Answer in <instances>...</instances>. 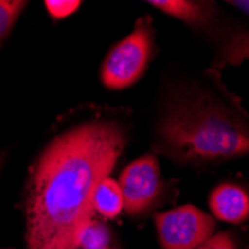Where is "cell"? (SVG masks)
<instances>
[{"instance_id":"cell-6","label":"cell","mask_w":249,"mask_h":249,"mask_svg":"<svg viewBox=\"0 0 249 249\" xmlns=\"http://www.w3.org/2000/svg\"><path fill=\"white\" fill-rule=\"evenodd\" d=\"M161 249H197L216 230V219L193 205H184L154 216Z\"/></svg>"},{"instance_id":"cell-14","label":"cell","mask_w":249,"mask_h":249,"mask_svg":"<svg viewBox=\"0 0 249 249\" xmlns=\"http://www.w3.org/2000/svg\"><path fill=\"white\" fill-rule=\"evenodd\" d=\"M6 161V152L5 151H0V172L3 169V164Z\"/></svg>"},{"instance_id":"cell-15","label":"cell","mask_w":249,"mask_h":249,"mask_svg":"<svg viewBox=\"0 0 249 249\" xmlns=\"http://www.w3.org/2000/svg\"><path fill=\"white\" fill-rule=\"evenodd\" d=\"M103 249H120V246H118L117 242H114L112 245H109V246H106V248H103Z\"/></svg>"},{"instance_id":"cell-7","label":"cell","mask_w":249,"mask_h":249,"mask_svg":"<svg viewBox=\"0 0 249 249\" xmlns=\"http://www.w3.org/2000/svg\"><path fill=\"white\" fill-rule=\"evenodd\" d=\"M209 208L215 219L233 225L249 221V185L224 180L209 194Z\"/></svg>"},{"instance_id":"cell-3","label":"cell","mask_w":249,"mask_h":249,"mask_svg":"<svg viewBox=\"0 0 249 249\" xmlns=\"http://www.w3.org/2000/svg\"><path fill=\"white\" fill-rule=\"evenodd\" d=\"M148 5L185 24L211 50L212 69L249 60V22L209 0H149Z\"/></svg>"},{"instance_id":"cell-16","label":"cell","mask_w":249,"mask_h":249,"mask_svg":"<svg viewBox=\"0 0 249 249\" xmlns=\"http://www.w3.org/2000/svg\"><path fill=\"white\" fill-rule=\"evenodd\" d=\"M2 249H9V248H2Z\"/></svg>"},{"instance_id":"cell-9","label":"cell","mask_w":249,"mask_h":249,"mask_svg":"<svg viewBox=\"0 0 249 249\" xmlns=\"http://www.w3.org/2000/svg\"><path fill=\"white\" fill-rule=\"evenodd\" d=\"M114 242V234L107 225L93 218L79 237L78 249H103Z\"/></svg>"},{"instance_id":"cell-1","label":"cell","mask_w":249,"mask_h":249,"mask_svg":"<svg viewBox=\"0 0 249 249\" xmlns=\"http://www.w3.org/2000/svg\"><path fill=\"white\" fill-rule=\"evenodd\" d=\"M130 139L117 115H94L69 127L45 146L26 190L27 249H78L94 218L97 185L114 170Z\"/></svg>"},{"instance_id":"cell-8","label":"cell","mask_w":249,"mask_h":249,"mask_svg":"<svg viewBox=\"0 0 249 249\" xmlns=\"http://www.w3.org/2000/svg\"><path fill=\"white\" fill-rule=\"evenodd\" d=\"M93 211L105 219H114L124 211V198L117 180L107 176L97 185L93 197Z\"/></svg>"},{"instance_id":"cell-4","label":"cell","mask_w":249,"mask_h":249,"mask_svg":"<svg viewBox=\"0 0 249 249\" xmlns=\"http://www.w3.org/2000/svg\"><path fill=\"white\" fill-rule=\"evenodd\" d=\"M157 55V42L152 19L141 17L134 29L115 43L106 54L100 78L109 89H125L145 75L151 61Z\"/></svg>"},{"instance_id":"cell-10","label":"cell","mask_w":249,"mask_h":249,"mask_svg":"<svg viewBox=\"0 0 249 249\" xmlns=\"http://www.w3.org/2000/svg\"><path fill=\"white\" fill-rule=\"evenodd\" d=\"M26 6L22 0H0V43L9 36Z\"/></svg>"},{"instance_id":"cell-13","label":"cell","mask_w":249,"mask_h":249,"mask_svg":"<svg viewBox=\"0 0 249 249\" xmlns=\"http://www.w3.org/2000/svg\"><path fill=\"white\" fill-rule=\"evenodd\" d=\"M227 5L249 17V0H230V2H227Z\"/></svg>"},{"instance_id":"cell-2","label":"cell","mask_w":249,"mask_h":249,"mask_svg":"<svg viewBox=\"0 0 249 249\" xmlns=\"http://www.w3.org/2000/svg\"><path fill=\"white\" fill-rule=\"evenodd\" d=\"M152 149L197 170L239 160L249 155V114L211 67L166 87Z\"/></svg>"},{"instance_id":"cell-11","label":"cell","mask_w":249,"mask_h":249,"mask_svg":"<svg viewBox=\"0 0 249 249\" xmlns=\"http://www.w3.org/2000/svg\"><path fill=\"white\" fill-rule=\"evenodd\" d=\"M197 249H240V240L231 231H221V233L212 234Z\"/></svg>"},{"instance_id":"cell-12","label":"cell","mask_w":249,"mask_h":249,"mask_svg":"<svg viewBox=\"0 0 249 249\" xmlns=\"http://www.w3.org/2000/svg\"><path fill=\"white\" fill-rule=\"evenodd\" d=\"M81 2H78V0H47L45 2V8L54 19L67 18L69 15L75 14Z\"/></svg>"},{"instance_id":"cell-5","label":"cell","mask_w":249,"mask_h":249,"mask_svg":"<svg viewBox=\"0 0 249 249\" xmlns=\"http://www.w3.org/2000/svg\"><path fill=\"white\" fill-rule=\"evenodd\" d=\"M118 184L124 198V211L133 218L152 213L176 194L175 182L163 179L160 163L154 154H145L125 166Z\"/></svg>"}]
</instances>
